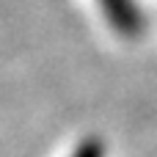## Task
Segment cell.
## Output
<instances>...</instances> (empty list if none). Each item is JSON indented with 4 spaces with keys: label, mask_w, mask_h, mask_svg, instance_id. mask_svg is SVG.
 Here are the masks:
<instances>
[{
    "label": "cell",
    "mask_w": 157,
    "mask_h": 157,
    "mask_svg": "<svg viewBox=\"0 0 157 157\" xmlns=\"http://www.w3.org/2000/svg\"><path fill=\"white\" fill-rule=\"evenodd\" d=\"M75 157H102V146H97V144H86Z\"/></svg>",
    "instance_id": "6da1fadb"
}]
</instances>
